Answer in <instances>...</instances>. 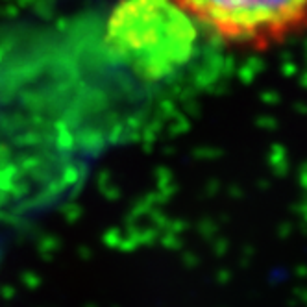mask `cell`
Returning <instances> with one entry per match:
<instances>
[{"label":"cell","instance_id":"6da1fadb","mask_svg":"<svg viewBox=\"0 0 307 307\" xmlns=\"http://www.w3.org/2000/svg\"><path fill=\"white\" fill-rule=\"evenodd\" d=\"M198 28L172 0H120L107 19L105 43L141 80L163 82L195 56Z\"/></svg>","mask_w":307,"mask_h":307},{"label":"cell","instance_id":"7a4b0ae2","mask_svg":"<svg viewBox=\"0 0 307 307\" xmlns=\"http://www.w3.org/2000/svg\"><path fill=\"white\" fill-rule=\"evenodd\" d=\"M224 43L263 50L307 28V0H172Z\"/></svg>","mask_w":307,"mask_h":307}]
</instances>
